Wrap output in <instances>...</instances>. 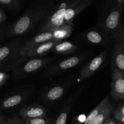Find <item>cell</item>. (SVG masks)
<instances>
[{"label":"cell","instance_id":"1","mask_svg":"<svg viewBox=\"0 0 124 124\" xmlns=\"http://www.w3.org/2000/svg\"><path fill=\"white\" fill-rule=\"evenodd\" d=\"M52 0H37L31 2L27 10L7 27L6 36L13 38L25 35L39 24H42L53 11Z\"/></svg>","mask_w":124,"mask_h":124},{"label":"cell","instance_id":"2","mask_svg":"<svg viewBox=\"0 0 124 124\" xmlns=\"http://www.w3.org/2000/svg\"><path fill=\"white\" fill-rule=\"evenodd\" d=\"M124 8H119L116 0H106L101 6V12L96 27L107 35H110L116 42H124V28L121 24Z\"/></svg>","mask_w":124,"mask_h":124},{"label":"cell","instance_id":"3","mask_svg":"<svg viewBox=\"0 0 124 124\" xmlns=\"http://www.w3.org/2000/svg\"><path fill=\"white\" fill-rule=\"evenodd\" d=\"M52 57L47 58H29L20 57L10 64L8 69L12 71L15 79H21L36 73L49 65L53 61Z\"/></svg>","mask_w":124,"mask_h":124},{"label":"cell","instance_id":"4","mask_svg":"<svg viewBox=\"0 0 124 124\" xmlns=\"http://www.w3.org/2000/svg\"><path fill=\"white\" fill-rule=\"evenodd\" d=\"M92 54L90 51L83 52L50 65L40 76L41 79H50L62 75L79 66Z\"/></svg>","mask_w":124,"mask_h":124},{"label":"cell","instance_id":"5","mask_svg":"<svg viewBox=\"0 0 124 124\" xmlns=\"http://www.w3.org/2000/svg\"><path fill=\"white\" fill-rule=\"evenodd\" d=\"M82 0H68L54 6L53 11L39 29V33L53 31L64 25V16L68 8L79 3Z\"/></svg>","mask_w":124,"mask_h":124},{"label":"cell","instance_id":"6","mask_svg":"<svg viewBox=\"0 0 124 124\" xmlns=\"http://www.w3.org/2000/svg\"><path fill=\"white\" fill-rule=\"evenodd\" d=\"M76 74L49 86L41 94V99L47 104H53L60 100L76 82Z\"/></svg>","mask_w":124,"mask_h":124},{"label":"cell","instance_id":"7","mask_svg":"<svg viewBox=\"0 0 124 124\" xmlns=\"http://www.w3.org/2000/svg\"><path fill=\"white\" fill-rule=\"evenodd\" d=\"M51 40H56L53 31H46L38 33L30 39L22 44L19 49L18 58L25 56L28 52L33 48Z\"/></svg>","mask_w":124,"mask_h":124},{"label":"cell","instance_id":"8","mask_svg":"<svg viewBox=\"0 0 124 124\" xmlns=\"http://www.w3.org/2000/svg\"><path fill=\"white\" fill-rule=\"evenodd\" d=\"M30 93V90L25 89L8 94L0 101V109L8 110L19 106L29 98Z\"/></svg>","mask_w":124,"mask_h":124},{"label":"cell","instance_id":"9","mask_svg":"<svg viewBox=\"0 0 124 124\" xmlns=\"http://www.w3.org/2000/svg\"><path fill=\"white\" fill-rule=\"evenodd\" d=\"M107 55V52L106 50L101 52L82 68L78 75V78L81 81H84L95 74L104 64L106 60Z\"/></svg>","mask_w":124,"mask_h":124},{"label":"cell","instance_id":"10","mask_svg":"<svg viewBox=\"0 0 124 124\" xmlns=\"http://www.w3.org/2000/svg\"><path fill=\"white\" fill-rule=\"evenodd\" d=\"M22 44L19 40H13L0 47V64L7 62L12 64L18 59Z\"/></svg>","mask_w":124,"mask_h":124},{"label":"cell","instance_id":"11","mask_svg":"<svg viewBox=\"0 0 124 124\" xmlns=\"http://www.w3.org/2000/svg\"><path fill=\"white\" fill-rule=\"evenodd\" d=\"M83 88V86H81L69 96L67 100L63 104L61 108L59 110L58 116L54 122V124H66L70 111L75 102L82 93Z\"/></svg>","mask_w":124,"mask_h":124},{"label":"cell","instance_id":"12","mask_svg":"<svg viewBox=\"0 0 124 124\" xmlns=\"http://www.w3.org/2000/svg\"><path fill=\"white\" fill-rule=\"evenodd\" d=\"M80 39L85 43L106 47L108 42V35L96 28L81 33Z\"/></svg>","mask_w":124,"mask_h":124},{"label":"cell","instance_id":"13","mask_svg":"<svg viewBox=\"0 0 124 124\" xmlns=\"http://www.w3.org/2000/svg\"><path fill=\"white\" fill-rule=\"evenodd\" d=\"M110 95L115 100L124 101V75L116 69H112Z\"/></svg>","mask_w":124,"mask_h":124},{"label":"cell","instance_id":"14","mask_svg":"<svg viewBox=\"0 0 124 124\" xmlns=\"http://www.w3.org/2000/svg\"><path fill=\"white\" fill-rule=\"evenodd\" d=\"M19 114L21 118L35 119L46 117L47 111L42 105L33 104L22 107L19 110Z\"/></svg>","mask_w":124,"mask_h":124},{"label":"cell","instance_id":"15","mask_svg":"<svg viewBox=\"0 0 124 124\" xmlns=\"http://www.w3.org/2000/svg\"><path fill=\"white\" fill-rule=\"evenodd\" d=\"M93 0H82L78 4L68 8L64 16V25H73L74 20L84 10L90 6Z\"/></svg>","mask_w":124,"mask_h":124},{"label":"cell","instance_id":"16","mask_svg":"<svg viewBox=\"0 0 124 124\" xmlns=\"http://www.w3.org/2000/svg\"><path fill=\"white\" fill-rule=\"evenodd\" d=\"M112 69H116L124 75V50L121 42H115L111 54Z\"/></svg>","mask_w":124,"mask_h":124},{"label":"cell","instance_id":"17","mask_svg":"<svg viewBox=\"0 0 124 124\" xmlns=\"http://www.w3.org/2000/svg\"><path fill=\"white\" fill-rule=\"evenodd\" d=\"M61 41L59 40H51L44 42L29 51L25 56L29 58H41L50 52L53 51L54 46Z\"/></svg>","mask_w":124,"mask_h":124},{"label":"cell","instance_id":"18","mask_svg":"<svg viewBox=\"0 0 124 124\" xmlns=\"http://www.w3.org/2000/svg\"><path fill=\"white\" fill-rule=\"evenodd\" d=\"M78 50V47L70 41H61L54 46L53 52L59 54H69Z\"/></svg>","mask_w":124,"mask_h":124},{"label":"cell","instance_id":"19","mask_svg":"<svg viewBox=\"0 0 124 124\" xmlns=\"http://www.w3.org/2000/svg\"><path fill=\"white\" fill-rule=\"evenodd\" d=\"M110 101L109 97H105V98H104V99H103V100L96 107H95V108L90 113L89 115L87 116V117H86V119H85V121H84V122L76 124H92L93 122H94L96 117L98 115V114L100 113V111H101L103 108H104L108 104H110Z\"/></svg>","mask_w":124,"mask_h":124},{"label":"cell","instance_id":"20","mask_svg":"<svg viewBox=\"0 0 124 124\" xmlns=\"http://www.w3.org/2000/svg\"><path fill=\"white\" fill-rule=\"evenodd\" d=\"M24 4L23 0H0V6L13 14L19 12Z\"/></svg>","mask_w":124,"mask_h":124},{"label":"cell","instance_id":"21","mask_svg":"<svg viewBox=\"0 0 124 124\" xmlns=\"http://www.w3.org/2000/svg\"><path fill=\"white\" fill-rule=\"evenodd\" d=\"M115 109L116 108L115 106L110 102L100 111L92 124H103L105 123L108 119L110 118V116L112 114L113 115Z\"/></svg>","mask_w":124,"mask_h":124},{"label":"cell","instance_id":"22","mask_svg":"<svg viewBox=\"0 0 124 124\" xmlns=\"http://www.w3.org/2000/svg\"><path fill=\"white\" fill-rule=\"evenodd\" d=\"M73 30V25H64L53 31L54 32L55 39L62 41L69 38L72 33Z\"/></svg>","mask_w":124,"mask_h":124},{"label":"cell","instance_id":"23","mask_svg":"<svg viewBox=\"0 0 124 124\" xmlns=\"http://www.w3.org/2000/svg\"><path fill=\"white\" fill-rule=\"evenodd\" d=\"M22 121L25 124H49L50 121L46 117L35 119L22 118Z\"/></svg>","mask_w":124,"mask_h":124},{"label":"cell","instance_id":"24","mask_svg":"<svg viewBox=\"0 0 124 124\" xmlns=\"http://www.w3.org/2000/svg\"><path fill=\"white\" fill-rule=\"evenodd\" d=\"M10 76L5 71H0V87L3 86L9 79Z\"/></svg>","mask_w":124,"mask_h":124},{"label":"cell","instance_id":"25","mask_svg":"<svg viewBox=\"0 0 124 124\" xmlns=\"http://www.w3.org/2000/svg\"><path fill=\"white\" fill-rule=\"evenodd\" d=\"M6 124H24V122L21 120L18 116H13L8 119Z\"/></svg>","mask_w":124,"mask_h":124},{"label":"cell","instance_id":"26","mask_svg":"<svg viewBox=\"0 0 124 124\" xmlns=\"http://www.w3.org/2000/svg\"><path fill=\"white\" fill-rule=\"evenodd\" d=\"M7 15L6 14L4 11L0 7V25L5 21L7 20Z\"/></svg>","mask_w":124,"mask_h":124},{"label":"cell","instance_id":"27","mask_svg":"<svg viewBox=\"0 0 124 124\" xmlns=\"http://www.w3.org/2000/svg\"><path fill=\"white\" fill-rule=\"evenodd\" d=\"M113 113L119 114V115H124V104L119 105L116 109H115Z\"/></svg>","mask_w":124,"mask_h":124},{"label":"cell","instance_id":"28","mask_svg":"<svg viewBox=\"0 0 124 124\" xmlns=\"http://www.w3.org/2000/svg\"><path fill=\"white\" fill-rule=\"evenodd\" d=\"M113 117L115 120L118 122L124 124V115H119V114L113 113Z\"/></svg>","mask_w":124,"mask_h":124},{"label":"cell","instance_id":"29","mask_svg":"<svg viewBox=\"0 0 124 124\" xmlns=\"http://www.w3.org/2000/svg\"><path fill=\"white\" fill-rule=\"evenodd\" d=\"M6 31H7V29L6 30L4 29L0 25V42L3 40L5 36H6Z\"/></svg>","mask_w":124,"mask_h":124},{"label":"cell","instance_id":"30","mask_svg":"<svg viewBox=\"0 0 124 124\" xmlns=\"http://www.w3.org/2000/svg\"><path fill=\"white\" fill-rule=\"evenodd\" d=\"M107 124H117V121L115 120L114 118L111 119V117H110V119H108Z\"/></svg>","mask_w":124,"mask_h":124},{"label":"cell","instance_id":"31","mask_svg":"<svg viewBox=\"0 0 124 124\" xmlns=\"http://www.w3.org/2000/svg\"><path fill=\"white\" fill-rule=\"evenodd\" d=\"M4 122V118L2 115L0 113V124H3Z\"/></svg>","mask_w":124,"mask_h":124},{"label":"cell","instance_id":"32","mask_svg":"<svg viewBox=\"0 0 124 124\" xmlns=\"http://www.w3.org/2000/svg\"><path fill=\"white\" fill-rule=\"evenodd\" d=\"M117 124H122V123H121V122H118V121H117Z\"/></svg>","mask_w":124,"mask_h":124},{"label":"cell","instance_id":"33","mask_svg":"<svg viewBox=\"0 0 124 124\" xmlns=\"http://www.w3.org/2000/svg\"><path fill=\"white\" fill-rule=\"evenodd\" d=\"M107 122H108V120H107V121H106V122H105V123H104V124H107Z\"/></svg>","mask_w":124,"mask_h":124},{"label":"cell","instance_id":"34","mask_svg":"<svg viewBox=\"0 0 124 124\" xmlns=\"http://www.w3.org/2000/svg\"><path fill=\"white\" fill-rule=\"evenodd\" d=\"M122 43V44H123V46H124V42H121Z\"/></svg>","mask_w":124,"mask_h":124},{"label":"cell","instance_id":"35","mask_svg":"<svg viewBox=\"0 0 124 124\" xmlns=\"http://www.w3.org/2000/svg\"><path fill=\"white\" fill-rule=\"evenodd\" d=\"M1 65H1V64H0V68L1 67Z\"/></svg>","mask_w":124,"mask_h":124},{"label":"cell","instance_id":"36","mask_svg":"<svg viewBox=\"0 0 124 124\" xmlns=\"http://www.w3.org/2000/svg\"></svg>","mask_w":124,"mask_h":124},{"label":"cell","instance_id":"37","mask_svg":"<svg viewBox=\"0 0 124 124\" xmlns=\"http://www.w3.org/2000/svg\"></svg>","mask_w":124,"mask_h":124}]
</instances>
